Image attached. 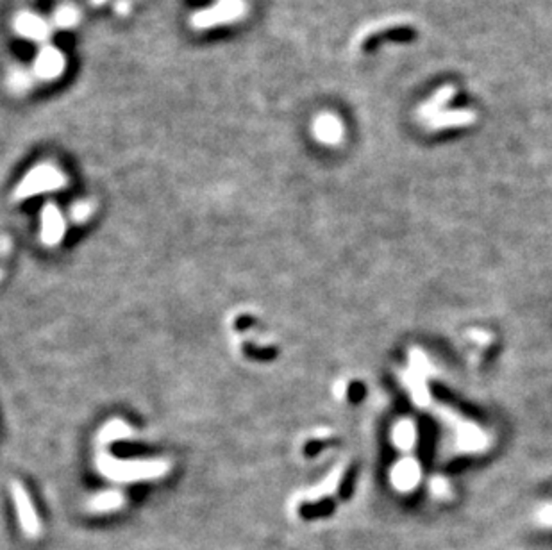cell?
I'll use <instances>...</instances> for the list:
<instances>
[{
	"label": "cell",
	"instance_id": "obj_11",
	"mask_svg": "<svg viewBox=\"0 0 552 550\" xmlns=\"http://www.w3.org/2000/svg\"><path fill=\"white\" fill-rule=\"evenodd\" d=\"M131 434V427L127 424H124L121 420H111L110 424L104 425V429L98 434V440L102 443H111V441L121 440V438H127Z\"/></svg>",
	"mask_w": 552,
	"mask_h": 550
},
{
	"label": "cell",
	"instance_id": "obj_8",
	"mask_svg": "<svg viewBox=\"0 0 552 550\" xmlns=\"http://www.w3.org/2000/svg\"><path fill=\"white\" fill-rule=\"evenodd\" d=\"M65 236L63 215L54 204H47L41 211V241L45 245H58Z\"/></svg>",
	"mask_w": 552,
	"mask_h": 550
},
{
	"label": "cell",
	"instance_id": "obj_16",
	"mask_svg": "<svg viewBox=\"0 0 552 550\" xmlns=\"http://www.w3.org/2000/svg\"><path fill=\"white\" fill-rule=\"evenodd\" d=\"M395 440L400 447H407L413 441V429L409 424H400L399 429L395 431Z\"/></svg>",
	"mask_w": 552,
	"mask_h": 550
},
{
	"label": "cell",
	"instance_id": "obj_15",
	"mask_svg": "<svg viewBox=\"0 0 552 550\" xmlns=\"http://www.w3.org/2000/svg\"><path fill=\"white\" fill-rule=\"evenodd\" d=\"M9 84H11V88L15 91H24L31 86V79H29V74H25V72L16 70L15 74L9 77Z\"/></svg>",
	"mask_w": 552,
	"mask_h": 550
},
{
	"label": "cell",
	"instance_id": "obj_14",
	"mask_svg": "<svg viewBox=\"0 0 552 550\" xmlns=\"http://www.w3.org/2000/svg\"><path fill=\"white\" fill-rule=\"evenodd\" d=\"M413 477H415V470H413L412 464H399V468L393 474V479L397 481L399 486H409L413 483Z\"/></svg>",
	"mask_w": 552,
	"mask_h": 550
},
{
	"label": "cell",
	"instance_id": "obj_5",
	"mask_svg": "<svg viewBox=\"0 0 552 550\" xmlns=\"http://www.w3.org/2000/svg\"><path fill=\"white\" fill-rule=\"evenodd\" d=\"M11 493H13V500H15L20 523H22L24 530L27 532V536H36L39 532V520H38V515H36V509L34 506H32L27 490H25L20 483L13 481Z\"/></svg>",
	"mask_w": 552,
	"mask_h": 550
},
{
	"label": "cell",
	"instance_id": "obj_6",
	"mask_svg": "<svg viewBox=\"0 0 552 550\" xmlns=\"http://www.w3.org/2000/svg\"><path fill=\"white\" fill-rule=\"evenodd\" d=\"M343 123L333 113H320L311 123V134L322 145H338L343 140Z\"/></svg>",
	"mask_w": 552,
	"mask_h": 550
},
{
	"label": "cell",
	"instance_id": "obj_1",
	"mask_svg": "<svg viewBox=\"0 0 552 550\" xmlns=\"http://www.w3.org/2000/svg\"><path fill=\"white\" fill-rule=\"evenodd\" d=\"M98 470L106 477L114 481H140L152 479V477L163 476L169 470L165 461L157 460H117L113 456L102 454L98 457Z\"/></svg>",
	"mask_w": 552,
	"mask_h": 550
},
{
	"label": "cell",
	"instance_id": "obj_7",
	"mask_svg": "<svg viewBox=\"0 0 552 550\" xmlns=\"http://www.w3.org/2000/svg\"><path fill=\"white\" fill-rule=\"evenodd\" d=\"M13 27L18 32L22 38L31 39V41H45L51 34V27L41 16L34 15V13L24 11L16 15Z\"/></svg>",
	"mask_w": 552,
	"mask_h": 550
},
{
	"label": "cell",
	"instance_id": "obj_3",
	"mask_svg": "<svg viewBox=\"0 0 552 550\" xmlns=\"http://www.w3.org/2000/svg\"><path fill=\"white\" fill-rule=\"evenodd\" d=\"M247 11L245 0H216V4L211 8L200 9L193 13L190 24L193 29H209L216 25L232 24L238 18H242Z\"/></svg>",
	"mask_w": 552,
	"mask_h": 550
},
{
	"label": "cell",
	"instance_id": "obj_4",
	"mask_svg": "<svg viewBox=\"0 0 552 550\" xmlns=\"http://www.w3.org/2000/svg\"><path fill=\"white\" fill-rule=\"evenodd\" d=\"M65 67H67L65 55L61 54L58 48L52 47V45H45V47L39 48V52L36 54L32 70H34V75L38 79L54 81V79H58L59 75L63 74Z\"/></svg>",
	"mask_w": 552,
	"mask_h": 550
},
{
	"label": "cell",
	"instance_id": "obj_9",
	"mask_svg": "<svg viewBox=\"0 0 552 550\" xmlns=\"http://www.w3.org/2000/svg\"><path fill=\"white\" fill-rule=\"evenodd\" d=\"M475 122V113L472 109H458V111H445L440 113L438 116L431 118L429 122H426L427 129L438 130L447 129V127H461L470 126Z\"/></svg>",
	"mask_w": 552,
	"mask_h": 550
},
{
	"label": "cell",
	"instance_id": "obj_19",
	"mask_svg": "<svg viewBox=\"0 0 552 550\" xmlns=\"http://www.w3.org/2000/svg\"><path fill=\"white\" fill-rule=\"evenodd\" d=\"M91 2H93L95 6H100V4H104V2H106V0H91Z\"/></svg>",
	"mask_w": 552,
	"mask_h": 550
},
{
	"label": "cell",
	"instance_id": "obj_17",
	"mask_svg": "<svg viewBox=\"0 0 552 550\" xmlns=\"http://www.w3.org/2000/svg\"><path fill=\"white\" fill-rule=\"evenodd\" d=\"M91 213V206L88 204V202H77V204L74 206V209H72V216H74L75 220L77 222H84L90 216Z\"/></svg>",
	"mask_w": 552,
	"mask_h": 550
},
{
	"label": "cell",
	"instance_id": "obj_13",
	"mask_svg": "<svg viewBox=\"0 0 552 550\" xmlns=\"http://www.w3.org/2000/svg\"><path fill=\"white\" fill-rule=\"evenodd\" d=\"M79 24V11L74 6H61L54 13V25L59 29H72Z\"/></svg>",
	"mask_w": 552,
	"mask_h": 550
},
{
	"label": "cell",
	"instance_id": "obj_2",
	"mask_svg": "<svg viewBox=\"0 0 552 550\" xmlns=\"http://www.w3.org/2000/svg\"><path fill=\"white\" fill-rule=\"evenodd\" d=\"M67 185V177L54 165H38L20 181L15 189L16 201H24L31 196L39 195L45 192H54V189L63 188Z\"/></svg>",
	"mask_w": 552,
	"mask_h": 550
},
{
	"label": "cell",
	"instance_id": "obj_18",
	"mask_svg": "<svg viewBox=\"0 0 552 550\" xmlns=\"http://www.w3.org/2000/svg\"><path fill=\"white\" fill-rule=\"evenodd\" d=\"M117 11L118 13H127V11H129V4H127L126 0H118Z\"/></svg>",
	"mask_w": 552,
	"mask_h": 550
},
{
	"label": "cell",
	"instance_id": "obj_10",
	"mask_svg": "<svg viewBox=\"0 0 552 550\" xmlns=\"http://www.w3.org/2000/svg\"><path fill=\"white\" fill-rule=\"evenodd\" d=\"M454 93H456V90H454V86H451V84H449V86L440 88V90L436 91V93L433 95L429 100H427V102H423L422 106L419 107L416 114H419L420 120H422V122H429L431 118L438 116V114L442 113L443 106H445V104L449 102L452 97H454Z\"/></svg>",
	"mask_w": 552,
	"mask_h": 550
},
{
	"label": "cell",
	"instance_id": "obj_12",
	"mask_svg": "<svg viewBox=\"0 0 552 550\" xmlns=\"http://www.w3.org/2000/svg\"><path fill=\"white\" fill-rule=\"evenodd\" d=\"M124 502V497L118 491H106V493H98L91 499L90 507L95 511H111L117 509Z\"/></svg>",
	"mask_w": 552,
	"mask_h": 550
}]
</instances>
